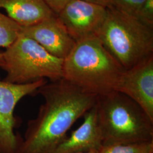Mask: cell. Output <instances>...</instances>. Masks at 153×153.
Here are the masks:
<instances>
[{"instance_id": "obj_1", "label": "cell", "mask_w": 153, "mask_h": 153, "mask_svg": "<svg viewBox=\"0 0 153 153\" xmlns=\"http://www.w3.org/2000/svg\"><path fill=\"white\" fill-rule=\"evenodd\" d=\"M36 93L44 103L37 116L28 121L16 153H52L75 122L95 105L98 97L64 78L47 82Z\"/></svg>"}, {"instance_id": "obj_2", "label": "cell", "mask_w": 153, "mask_h": 153, "mask_svg": "<svg viewBox=\"0 0 153 153\" xmlns=\"http://www.w3.org/2000/svg\"><path fill=\"white\" fill-rule=\"evenodd\" d=\"M124 71L95 36L76 42L63 60L62 78L99 96L115 91Z\"/></svg>"}, {"instance_id": "obj_3", "label": "cell", "mask_w": 153, "mask_h": 153, "mask_svg": "<svg viewBox=\"0 0 153 153\" xmlns=\"http://www.w3.org/2000/svg\"><path fill=\"white\" fill-rule=\"evenodd\" d=\"M95 108L103 146L153 141V121L126 95L113 91L98 96Z\"/></svg>"}, {"instance_id": "obj_4", "label": "cell", "mask_w": 153, "mask_h": 153, "mask_svg": "<svg viewBox=\"0 0 153 153\" xmlns=\"http://www.w3.org/2000/svg\"><path fill=\"white\" fill-rule=\"evenodd\" d=\"M97 38L124 69L153 57V28L109 6Z\"/></svg>"}, {"instance_id": "obj_5", "label": "cell", "mask_w": 153, "mask_h": 153, "mask_svg": "<svg viewBox=\"0 0 153 153\" xmlns=\"http://www.w3.org/2000/svg\"><path fill=\"white\" fill-rule=\"evenodd\" d=\"M6 72L3 81L26 84L48 78L55 81L62 78L63 60L48 53L32 39L22 35L2 52Z\"/></svg>"}, {"instance_id": "obj_6", "label": "cell", "mask_w": 153, "mask_h": 153, "mask_svg": "<svg viewBox=\"0 0 153 153\" xmlns=\"http://www.w3.org/2000/svg\"><path fill=\"white\" fill-rule=\"evenodd\" d=\"M47 83L46 79L21 85L0 79V153L17 152L22 138L14 131L16 106L21 99L36 93Z\"/></svg>"}, {"instance_id": "obj_7", "label": "cell", "mask_w": 153, "mask_h": 153, "mask_svg": "<svg viewBox=\"0 0 153 153\" xmlns=\"http://www.w3.org/2000/svg\"><path fill=\"white\" fill-rule=\"evenodd\" d=\"M107 7L73 0L57 15L75 42L97 37L107 16Z\"/></svg>"}, {"instance_id": "obj_8", "label": "cell", "mask_w": 153, "mask_h": 153, "mask_svg": "<svg viewBox=\"0 0 153 153\" xmlns=\"http://www.w3.org/2000/svg\"><path fill=\"white\" fill-rule=\"evenodd\" d=\"M115 91L136 102L153 121V57L123 71Z\"/></svg>"}, {"instance_id": "obj_9", "label": "cell", "mask_w": 153, "mask_h": 153, "mask_svg": "<svg viewBox=\"0 0 153 153\" xmlns=\"http://www.w3.org/2000/svg\"><path fill=\"white\" fill-rule=\"evenodd\" d=\"M21 35L32 39L51 55L62 60L69 54L76 44L56 15L36 25L23 27Z\"/></svg>"}, {"instance_id": "obj_10", "label": "cell", "mask_w": 153, "mask_h": 153, "mask_svg": "<svg viewBox=\"0 0 153 153\" xmlns=\"http://www.w3.org/2000/svg\"><path fill=\"white\" fill-rule=\"evenodd\" d=\"M103 146V137L99 126L95 106L84 115L78 128L66 137L51 153H76L99 150Z\"/></svg>"}, {"instance_id": "obj_11", "label": "cell", "mask_w": 153, "mask_h": 153, "mask_svg": "<svg viewBox=\"0 0 153 153\" xmlns=\"http://www.w3.org/2000/svg\"><path fill=\"white\" fill-rule=\"evenodd\" d=\"M0 8L22 27L36 25L55 14L44 0H0Z\"/></svg>"}, {"instance_id": "obj_12", "label": "cell", "mask_w": 153, "mask_h": 153, "mask_svg": "<svg viewBox=\"0 0 153 153\" xmlns=\"http://www.w3.org/2000/svg\"><path fill=\"white\" fill-rule=\"evenodd\" d=\"M23 27L0 13V47L7 48L22 33Z\"/></svg>"}, {"instance_id": "obj_13", "label": "cell", "mask_w": 153, "mask_h": 153, "mask_svg": "<svg viewBox=\"0 0 153 153\" xmlns=\"http://www.w3.org/2000/svg\"><path fill=\"white\" fill-rule=\"evenodd\" d=\"M99 153H153V141L103 145Z\"/></svg>"}, {"instance_id": "obj_14", "label": "cell", "mask_w": 153, "mask_h": 153, "mask_svg": "<svg viewBox=\"0 0 153 153\" xmlns=\"http://www.w3.org/2000/svg\"><path fill=\"white\" fill-rule=\"evenodd\" d=\"M146 0H111L109 6L115 9L132 16L137 13Z\"/></svg>"}, {"instance_id": "obj_15", "label": "cell", "mask_w": 153, "mask_h": 153, "mask_svg": "<svg viewBox=\"0 0 153 153\" xmlns=\"http://www.w3.org/2000/svg\"><path fill=\"white\" fill-rule=\"evenodd\" d=\"M136 17L148 26L153 28V0H146Z\"/></svg>"}, {"instance_id": "obj_16", "label": "cell", "mask_w": 153, "mask_h": 153, "mask_svg": "<svg viewBox=\"0 0 153 153\" xmlns=\"http://www.w3.org/2000/svg\"><path fill=\"white\" fill-rule=\"evenodd\" d=\"M52 11L57 16L73 0H44Z\"/></svg>"}, {"instance_id": "obj_17", "label": "cell", "mask_w": 153, "mask_h": 153, "mask_svg": "<svg viewBox=\"0 0 153 153\" xmlns=\"http://www.w3.org/2000/svg\"><path fill=\"white\" fill-rule=\"evenodd\" d=\"M88 2H90L96 5L102 6L105 7L109 6L111 2V0H83Z\"/></svg>"}, {"instance_id": "obj_18", "label": "cell", "mask_w": 153, "mask_h": 153, "mask_svg": "<svg viewBox=\"0 0 153 153\" xmlns=\"http://www.w3.org/2000/svg\"><path fill=\"white\" fill-rule=\"evenodd\" d=\"M4 64V60L3 58V54L2 52H0V68H2Z\"/></svg>"}, {"instance_id": "obj_19", "label": "cell", "mask_w": 153, "mask_h": 153, "mask_svg": "<svg viewBox=\"0 0 153 153\" xmlns=\"http://www.w3.org/2000/svg\"><path fill=\"white\" fill-rule=\"evenodd\" d=\"M99 150H91V151H88V152H80V153H99Z\"/></svg>"}, {"instance_id": "obj_20", "label": "cell", "mask_w": 153, "mask_h": 153, "mask_svg": "<svg viewBox=\"0 0 153 153\" xmlns=\"http://www.w3.org/2000/svg\"></svg>"}]
</instances>
